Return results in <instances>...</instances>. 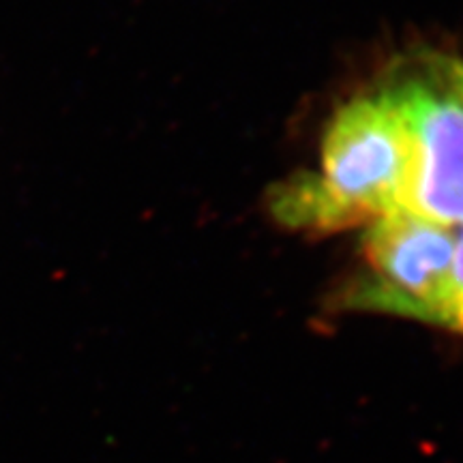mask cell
I'll use <instances>...</instances> for the list:
<instances>
[{"instance_id": "obj_1", "label": "cell", "mask_w": 463, "mask_h": 463, "mask_svg": "<svg viewBox=\"0 0 463 463\" xmlns=\"http://www.w3.org/2000/svg\"><path fill=\"white\" fill-rule=\"evenodd\" d=\"M405 144L389 89L345 103L324 136L320 167L275 191L277 222L333 234L402 208Z\"/></svg>"}, {"instance_id": "obj_2", "label": "cell", "mask_w": 463, "mask_h": 463, "mask_svg": "<svg viewBox=\"0 0 463 463\" xmlns=\"http://www.w3.org/2000/svg\"><path fill=\"white\" fill-rule=\"evenodd\" d=\"M457 230L397 208L369 223L364 270L347 289L345 307L380 311L438 326L453 275Z\"/></svg>"}, {"instance_id": "obj_3", "label": "cell", "mask_w": 463, "mask_h": 463, "mask_svg": "<svg viewBox=\"0 0 463 463\" xmlns=\"http://www.w3.org/2000/svg\"><path fill=\"white\" fill-rule=\"evenodd\" d=\"M403 129L402 208L450 230L463 228V97L449 80L414 75L389 86Z\"/></svg>"}, {"instance_id": "obj_4", "label": "cell", "mask_w": 463, "mask_h": 463, "mask_svg": "<svg viewBox=\"0 0 463 463\" xmlns=\"http://www.w3.org/2000/svg\"><path fill=\"white\" fill-rule=\"evenodd\" d=\"M438 326L450 328V331L463 335V228L457 230L453 275H450L449 297L447 303H444L442 317H439Z\"/></svg>"}, {"instance_id": "obj_5", "label": "cell", "mask_w": 463, "mask_h": 463, "mask_svg": "<svg viewBox=\"0 0 463 463\" xmlns=\"http://www.w3.org/2000/svg\"><path fill=\"white\" fill-rule=\"evenodd\" d=\"M438 71L449 80V84L463 97V61L461 58H438Z\"/></svg>"}]
</instances>
